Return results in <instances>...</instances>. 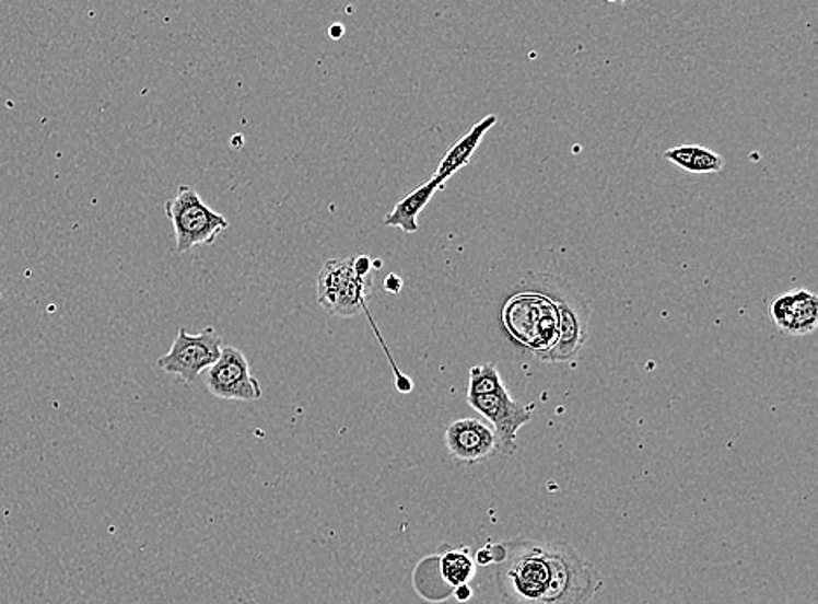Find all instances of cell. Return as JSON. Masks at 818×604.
<instances>
[{"label": "cell", "instance_id": "1", "mask_svg": "<svg viewBox=\"0 0 818 604\" xmlns=\"http://www.w3.org/2000/svg\"><path fill=\"white\" fill-rule=\"evenodd\" d=\"M498 562V589L509 604H586L603 588L594 565L562 542L510 539Z\"/></svg>", "mask_w": 818, "mask_h": 604}, {"label": "cell", "instance_id": "2", "mask_svg": "<svg viewBox=\"0 0 818 604\" xmlns=\"http://www.w3.org/2000/svg\"><path fill=\"white\" fill-rule=\"evenodd\" d=\"M518 289L544 295L559 313V337L544 362H571L582 355L588 339L592 310L580 290L550 272H527Z\"/></svg>", "mask_w": 818, "mask_h": 604}, {"label": "cell", "instance_id": "3", "mask_svg": "<svg viewBox=\"0 0 818 604\" xmlns=\"http://www.w3.org/2000/svg\"><path fill=\"white\" fill-rule=\"evenodd\" d=\"M503 324L510 336L527 346L539 360L553 348L559 337V313L553 302L526 290H521L506 302Z\"/></svg>", "mask_w": 818, "mask_h": 604}, {"label": "cell", "instance_id": "4", "mask_svg": "<svg viewBox=\"0 0 818 604\" xmlns=\"http://www.w3.org/2000/svg\"><path fill=\"white\" fill-rule=\"evenodd\" d=\"M164 210L173 225L178 254H186L196 246L213 245L222 231L231 225L190 186L178 187L177 196L166 201Z\"/></svg>", "mask_w": 818, "mask_h": 604}, {"label": "cell", "instance_id": "5", "mask_svg": "<svg viewBox=\"0 0 818 604\" xmlns=\"http://www.w3.org/2000/svg\"><path fill=\"white\" fill-rule=\"evenodd\" d=\"M374 277H358L353 259H332L325 263L318 277L319 306L328 315L349 316L369 311L366 301L372 295Z\"/></svg>", "mask_w": 818, "mask_h": 604}, {"label": "cell", "instance_id": "6", "mask_svg": "<svg viewBox=\"0 0 818 604\" xmlns=\"http://www.w3.org/2000/svg\"><path fill=\"white\" fill-rule=\"evenodd\" d=\"M220 350L222 337L215 328L207 327L199 334H189L186 328H178L168 353L157 360V368L170 376L177 378L182 383H195L219 360Z\"/></svg>", "mask_w": 818, "mask_h": 604}, {"label": "cell", "instance_id": "7", "mask_svg": "<svg viewBox=\"0 0 818 604\" xmlns=\"http://www.w3.org/2000/svg\"><path fill=\"white\" fill-rule=\"evenodd\" d=\"M468 404L489 419L498 439V453L512 456L517 450V433L529 423L535 404H521L510 395L509 388L487 395H468Z\"/></svg>", "mask_w": 818, "mask_h": 604}, {"label": "cell", "instance_id": "8", "mask_svg": "<svg viewBox=\"0 0 818 604\" xmlns=\"http://www.w3.org/2000/svg\"><path fill=\"white\" fill-rule=\"evenodd\" d=\"M207 388L222 400L255 402L262 398L259 381L252 376L250 363L242 351L225 345L219 360L208 369Z\"/></svg>", "mask_w": 818, "mask_h": 604}, {"label": "cell", "instance_id": "9", "mask_svg": "<svg viewBox=\"0 0 818 604\" xmlns=\"http://www.w3.org/2000/svg\"><path fill=\"white\" fill-rule=\"evenodd\" d=\"M445 445L453 460L465 465H478L498 453L494 430L480 419H457L445 430Z\"/></svg>", "mask_w": 818, "mask_h": 604}, {"label": "cell", "instance_id": "10", "mask_svg": "<svg viewBox=\"0 0 818 604\" xmlns=\"http://www.w3.org/2000/svg\"><path fill=\"white\" fill-rule=\"evenodd\" d=\"M770 315L782 333L806 336L817 328L818 298L810 290H794L771 302Z\"/></svg>", "mask_w": 818, "mask_h": 604}, {"label": "cell", "instance_id": "11", "mask_svg": "<svg viewBox=\"0 0 818 604\" xmlns=\"http://www.w3.org/2000/svg\"><path fill=\"white\" fill-rule=\"evenodd\" d=\"M495 123H498L495 114L482 117L463 139L457 140L453 148L448 149L447 154L440 161L435 175H433L440 186H445L448 178H453L459 170L465 169L466 164L470 163L487 131L491 130Z\"/></svg>", "mask_w": 818, "mask_h": 604}, {"label": "cell", "instance_id": "12", "mask_svg": "<svg viewBox=\"0 0 818 604\" xmlns=\"http://www.w3.org/2000/svg\"><path fill=\"white\" fill-rule=\"evenodd\" d=\"M444 189L435 178H431L426 184H422L418 189H413L410 195L398 201L388 216L384 217L383 224L386 228H398L407 234L418 233V219L422 210L428 207L433 196Z\"/></svg>", "mask_w": 818, "mask_h": 604}, {"label": "cell", "instance_id": "13", "mask_svg": "<svg viewBox=\"0 0 818 604\" xmlns=\"http://www.w3.org/2000/svg\"><path fill=\"white\" fill-rule=\"evenodd\" d=\"M665 160L670 161L677 169L694 175L717 173L724 169V160L711 149L702 146H677L665 152Z\"/></svg>", "mask_w": 818, "mask_h": 604}, {"label": "cell", "instance_id": "14", "mask_svg": "<svg viewBox=\"0 0 818 604\" xmlns=\"http://www.w3.org/2000/svg\"><path fill=\"white\" fill-rule=\"evenodd\" d=\"M475 561L471 554L461 548H448L442 556H440V573L445 583H448L451 588H459V585H466L475 577Z\"/></svg>", "mask_w": 818, "mask_h": 604}, {"label": "cell", "instance_id": "15", "mask_svg": "<svg viewBox=\"0 0 818 604\" xmlns=\"http://www.w3.org/2000/svg\"><path fill=\"white\" fill-rule=\"evenodd\" d=\"M501 390H506V384L495 363L486 362L470 369L468 395H487V393L501 392Z\"/></svg>", "mask_w": 818, "mask_h": 604}, {"label": "cell", "instance_id": "16", "mask_svg": "<svg viewBox=\"0 0 818 604\" xmlns=\"http://www.w3.org/2000/svg\"><path fill=\"white\" fill-rule=\"evenodd\" d=\"M353 269L358 277H374L372 275V259L369 255H358V257H354Z\"/></svg>", "mask_w": 818, "mask_h": 604}, {"label": "cell", "instance_id": "17", "mask_svg": "<svg viewBox=\"0 0 818 604\" xmlns=\"http://www.w3.org/2000/svg\"><path fill=\"white\" fill-rule=\"evenodd\" d=\"M401 287H404V280L398 275H388V278L384 280V289L388 290L389 294H400Z\"/></svg>", "mask_w": 818, "mask_h": 604}, {"label": "cell", "instance_id": "18", "mask_svg": "<svg viewBox=\"0 0 818 604\" xmlns=\"http://www.w3.org/2000/svg\"><path fill=\"white\" fill-rule=\"evenodd\" d=\"M471 597V589L468 583L466 585H459V588H456V600L461 601V603H465V601L470 600Z\"/></svg>", "mask_w": 818, "mask_h": 604}, {"label": "cell", "instance_id": "19", "mask_svg": "<svg viewBox=\"0 0 818 604\" xmlns=\"http://www.w3.org/2000/svg\"><path fill=\"white\" fill-rule=\"evenodd\" d=\"M606 2H609V4H621V2H627V0H606Z\"/></svg>", "mask_w": 818, "mask_h": 604}]
</instances>
